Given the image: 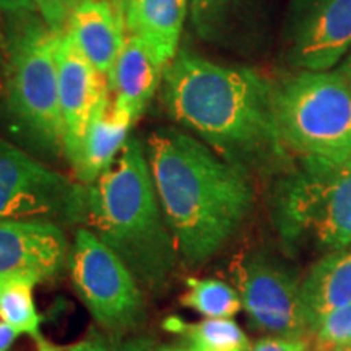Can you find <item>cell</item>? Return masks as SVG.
<instances>
[{
  "label": "cell",
  "mask_w": 351,
  "mask_h": 351,
  "mask_svg": "<svg viewBox=\"0 0 351 351\" xmlns=\"http://www.w3.org/2000/svg\"><path fill=\"white\" fill-rule=\"evenodd\" d=\"M59 96L65 124V158L77 155L85 130L101 98L108 93V82L82 54L67 32L57 49Z\"/></svg>",
  "instance_id": "cell-12"
},
{
  "label": "cell",
  "mask_w": 351,
  "mask_h": 351,
  "mask_svg": "<svg viewBox=\"0 0 351 351\" xmlns=\"http://www.w3.org/2000/svg\"><path fill=\"white\" fill-rule=\"evenodd\" d=\"M249 351H309V341L291 337H269L256 341Z\"/></svg>",
  "instance_id": "cell-25"
},
{
  "label": "cell",
  "mask_w": 351,
  "mask_h": 351,
  "mask_svg": "<svg viewBox=\"0 0 351 351\" xmlns=\"http://www.w3.org/2000/svg\"><path fill=\"white\" fill-rule=\"evenodd\" d=\"M69 252L62 226L0 219V276L28 275L39 283L49 282L69 265Z\"/></svg>",
  "instance_id": "cell-11"
},
{
  "label": "cell",
  "mask_w": 351,
  "mask_h": 351,
  "mask_svg": "<svg viewBox=\"0 0 351 351\" xmlns=\"http://www.w3.org/2000/svg\"><path fill=\"white\" fill-rule=\"evenodd\" d=\"M339 72L345 77V80L348 82L350 86H351V49H350L348 54L345 56V59H343V62H341V65H340Z\"/></svg>",
  "instance_id": "cell-29"
},
{
  "label": "cell",
  "mask_w": 351,
  "mask_h": 351,
  "mask_svg": "<svg viewBox=\"0 0 351 351\" xmlns=\"http://www.w3.org/2000/svg\"><path fill=\"white\" fill-rule=\"evenodd\" d=\"M189 0H124L127 33L147 44L163 65L176 57Z\"/></svg>",
  "instance_id": "cell-17"
},
{
  "label": "cell",
  "mask_w": 351,
  "mask_h": 351,
  "mask_svg": "<svg viewBox=\"0 0 351 351\" xmlns=\"http://www.w3.org/2000/svg\"><path fill=\"white\" fill-rule=\"evenodd\" d=\"M86 223L125 263L140 288L165 293L181 258L138 138L127 140L108 171L86 186Z\"/></svg>",
  "instance_id": "cell-3"
},
{
  "label": "cell",
  "mask_w": 351,
  "mask_h": 351,
  "mask_svg": "<svg viewBox=\"0 0 351 351\" xmlns=\"http://www.w3.org/2000/svg\"><path fill=\"white\" fill-rule=\"evenodd\" d=\"M313 351H351V345L350 346H335V348H324V350H315Z\"/></svg>",
  "instance_id": "cell-32"
},
{
  "label": "cell",
  "mask_w": 351,
  "mask_h": 351,
  "mask_svg": "<svg viewBox=\"0 0 351 351\" xmlns=\"http://www.w3.org/2000/svg\"><path fill=\"white\" fill-rule=\"evenodd\" d=\"M75 351H156L155 341L148 337H134V339H122V337H104L99 333H91L80 343L72 345Z\"/></svg>",
  "instance_id": "cell-23"
},
{
  "label": "cell",
  "mask_w": 351,
  "mask_h": 351,
  "mask_svg": "<svg viewBox=\"0 0 351 351\" xmlns=\"http://www.w3.org/2000/svg\"><path fill=\"white\" fill-rule=\"evenodd\" d=\"M165 65L142 39L129 34L119 57L108 73V90L112 93L111 111L119 119L135 124L160 85Z\"/></svg>",
  "instance_id": "cell-13"
},
{
  "label": "cell",
  "mask_w": 351,
  "mask_h": 351,
  "mask_svg": "<svg viewBox=\"0 0 351 351\" xmlns=\"http://www.w3.org/2000/svg\"><path fill=\"white\" fill-rule=\"evenodd\" d=\"M163 101L171 117L223 160L247 171L282 156L274 90L251 69L181 52L168 64Z\"/></svg>",
  "instance_id": "cell-2"
},
{
  "label": "cell",
  "mask_w": 351,
  "mask_h": 351,
  "mask_svg": "<svg viewBox=\"0 0 351 351\" xmlns=\"http://www.w3.org/2000/svg\"><path fill=\"white\" fill-rule=\"evenodd\" d=\"M231 275L257 330L291 339L309 333L301 306V280L283 261L263 251L249 252L232 262Z\"/></svg>",
  "instance_id": "cell-9"
},
{
  "label": "cell",
  "mask_w": 351,
  "mask_h": 351,
  "mask_svg": "<svg viewBox=\"0 0 351 351\" xmlns=\"http://www.w3.org/2000/svg\"><path fill=\"white\" fill-rule=\"evenodd\" d=\"M275 225L291 245L351 247V160L302 156L276 191Z\"/></svg>",
  "instance_id": "cell-5"
},
{
  "label": "cell",
  "mask_w": 351,
  "mask_h": 351,
  "mask_svg": "<svg viewBox=\"0 0 351 351\" xmlns=\"http://www.w3.org/2000/svg\"><path fill=\"white\" fill-rule=\"evenodd\" d=\"M0 219L86 221V187L0 138Z\"/></svg>",
  "instance_id": "cell-8"
},
{
  "label": "cell",
  "mask_w": 351,
  "mask_h": 351,
  "mask_svg": "<svg viewBox=\"0 0 351 351\" xmlns=\"http://www.w3.org/2000/svg\"><path fill=\"white\" fill-rule=\"evenodd\" d=\"M351 302V247L328 252L301 282V306L313 333L333 311Z\"/></svg>",
  "instance_id": "cell-16"
},
{
  "label": "cell",
  "mask_w": 351,
  "mask_h": 351,
  "mask_svg": "<svg viewBox=\"0 0 351 351\" xmlns=\"http://www.w3.org/2000/svg\"><path fill=\"white\" fill-rule=\"evenodd\" d=\"M187 291L181 296V304L212 319H231L243 307L239 293L230 285L215 278H186Z\"/></svg>",
  "instance_id": "cell-20"
},
{
  "label": "cell",
  "mask_w": 351,
  "mask_h": 351,
  "mask_svg": "<svg viewBox=\"0 0 351 351\" xmlns=\"http://www.w3.org/2000/svg\"><path fill=\"white\" fill-rule=\"evenodd\" d=\"M145 150L179 258L197 269L225 247L251 213L247 171L176 129L153 132Z\"/></svg>",
  "instance_id": "cell-1"
},
{
  "label": "cell",
  "mask_w": 351,
  "mask_h": 351,
  "mask_svg": "<svg viewBox=\"0 0 351 351\" xmlns=\"http://www.w3.org/2000/svg\"><path fill=\"white\" fill-rule=\"evenodd\" d=\"M28 12H38L34 0H0V13L23 15Z\"/></svg>",
  "instance_id": "cell-26"
},
{
  "label": "cell",
  "mask_w": 351,
  "mask_h": 351,
  "mask_svg": "<svg viewBox=\"0 0 351 351\" xmlns=\"http://www.w3.org/2000/svg\"><path fill=\"white\" fill-rule=\"evenodd\" d=\"M67 267L73 289L99 327L112 337H124L142 326L143 289L117 254L90 228L75 231Z\"/></svg>",
  "instance_id": "cell-7"
},
{
  "label": "cell",
  "mask_w": 351,
  "mask_h": 351,
  "mask_svg": "<svg viewBox=\"0 0 351 351\" xmlns=\"http://www.w3.org/2000/svg\"><path fill=\"white\" fill-rule=\"evenodd\" d=\"M256 0H191V19L197 33L217 39L230 32L231 25L254 5Z\"/></svg>",
  "instance_id": "cell-21"
},
{
  "label": "cell",
  "mask_w": 351,
  "mask_h": 351,
  "mask_svg": "<svg viewBox=\"0 0 351 351\" xmlns=\"http://www.w3.org/2000/svg\"><path fill=\"white\" fill-rule=\"evenodd\" d=\"M39 16L56 32H65L67 23L75 12L86 0H34Z\"/></svg>",
  "instance_id": "cell-24"
},
{
  "label": "cell",
  "mask_w": 351,
  "mask_h": 351,
  "mask_svg": "<svg viewBox=\"0 0 351 351\" xmlns=\"http://www.w3.org/2000/svg\"><path fill=\"white\" fill-rule=\"evenodd\" d=\"M16 21L8 33L5 101L10 116L39 150L65 155V124L59 96L57 49L64 32L41 16Z\"/></svg>",
  "instance_id": "cell-4"
},
{
  "label": "cell",
  "mask_w": 351,
  "mask_h": 351,
  "mask_svg": "<svg viewBox=\"0 0 351 351\" xmlns=\"http://www.w3.org/2000/svg\"><path fill=\"white\" fill-rule=\"evenodd\" d=\"M351 49V0H291L287 57L301 70H330Z\"/></svg>",
  "instance_id": "cell-10"
},
{
  "label": "cell",
  "mask_w": 351,
  "mask_h": 351,
  "mask_svg": "<svg viewBox=\"0 0 351 351\" xmlns=\"http://www.w3.org/2000/svg\"><path fill=\"white\" fill-rule=\"evenodd\" d=\"M314 348H335L351 345V302L327 315L313 332Z\"/></svg>",
  "instance_id": "cell-22"
},
{
  "label": "cell",
  "mask_w": 351,
  "mask_h": 351,
  "mask_svg": "<svg viewBox=\"0 0 351 351\" xmlns=\"http://www.w3.org/2000/svg\"><path fill=\"white\" fill-rule=\"evenodd\" d=\"M274 109L285 148L351 160V86L339 70H300L275 86Z\"/></svg>",
  "instance_id": "cell-6"
},
{
  "label": "cell",
  "mask_w": 351,
  "mask_h": 351,
  "mask_svg": "<svg viewBox=\"0 0 351 351\" xmlns=\"http://www.w3.org/2000/svg\"><path fill=\"white\" fill-rule=\"evenodd\" d=\"M39 351H75V350H73V346H67V348H56V346H51L49 343H46L39 348Z\"/></svg>",
  "instance_id": "cell-31"
},
{
  "label": "cell",
  "mask_w": 351,
  "mask_h": 351,
  "mask_svg": "<svg viewBox=\"0 0 351 351\" xmlns=\"http://www.w3.org/2000/svg\"><path fill=\"white\" fill-rule=\"evenodd\" d=\"M156 351H191L187 348H184L181 345H165V346H158Z\"/></svg>",
  "instance_id": "cell-30"
},
{
  "label": "cell",
  "mask_w": 351,
  "mask_h": 351,
  "mask_svg": "<svg viewBox=\"0 0 351 351\" xmlns=\"http://www.w3.org/2000/svg\"><path fill=\"white\" fill-rule=\"evenodd\" d=\"M19 335H21V333L16 328L0 320V351H10Z\"/></svg>",
  "instance_id": "cell-28"
},
{
  "label": "cell",
  "mask_w": 351,
  "mask_h": 351,
  "mask_svg": "<svg viewBox=\"0 0 351 351\" xmlns=\"http://www.w3.org/2000/svg\"><path fill=\"white\" fill-rule=\"evenodd\" d=\"M101 75L108 77L125 43L124 0H86L65 28Z\"/></svg>",
  "instance_id": "cell-14"
},
{
  "label": "cell",
  "mask_w": 351,
  "mask_h": 351,
  "mask_svg": "<svg viewBox=\"0 0 351 351\" xmlns=\"http://www.w3.org/2000/svg\"><path fill=\"white\" fill-rule=\"evenodd\" d=\"M130 121L119 119L111 111V98L108 93L96 106L77 155L69 161L78 182L90 186L114 163L132 130Z\"/></svg>",
  "instance_id": "cell-15"
},
{
  "label": "cell",
  "mask_w": 351,
  "mask_h": 351,
  "mask_svg": "<svg viewBox=\"0 0 351 351\" xmlns=\"http://www.w3.org/2000/svg\"><path fill=\"white\" fill-rule=\"evenodd\" d=\"M39 282L28 275L0 276V320L20 333L36 340L39 348L46 345L41 335V320L34 302V288Z\"/></svg>",
  "instance_id": "cell-19"
},
{
  "label": "cell",
  "mask_w": 351,
  "mask_h": 351,
  "mask_svg": "<svg viewBox=\"0 0 351 351\" xmlns=\"http://www.w3.org/2000/svg\"><path fill=\"white\" fill-rule=\"evenodd\" d=\"M166 330L181 339V346L191 351H249V339L232 319L205 317L200 322H186L169 317L163 322Z\"/></svg>",
  "instance_id": "cell-18"
},
{
  "label": "cell",
  "mask_w": 351,
  "mask_h": 351,
  "mask_svg": "<svg viewBox=\"0 0 351 351\" xmlns=\"http://www.w3.org/2000/svg\"><path fill=\"white\" fill-rule=\"evenodd\" d=\"M8 57V33L0 20V96L5 91V70Z\"/></svg>",
  "instance_id": "cell-27"
}]
</instances>
